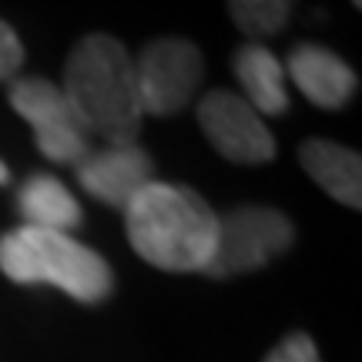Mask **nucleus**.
I'll use <instances>...</instances> for the list:
<instances>
[{"label": "nucleus", "instance_id": "1", "mask_svg": "<svg viewBox=\"0 0 362 362\" xmlns=\"http://www.w3.org/2000/svg\"><path fill=\"white\" fill-rule=\"evenodd\" d=\"M131 248L161 272H202L215 252L218 215L185 185L151 181L124 208Z\"/></svg>", "mask_w": 362, "mask_h": 362}, {"label": "nucleus", "instance_id": "2", "mask_svg": "<svg viewBox=\"0 0 362 362\" xmlns=\"http://www.w3.org/2000/svg\"><path fill=\"white\" fill-rule=\"evenodd\" d=\"M64 98L88 134L107 144H131L141 131V98L134 81V57L121 40L88 34L74 44L64 64Z\"/></svg>", "mask_w": 362, "mask_h": 362}, {"label": "nucleus", "instance_id": "3", "mask_svg": "<svg viewBox=\"0 0 362 362\" xmlns=\"http://www.w3.org/2000/svg\"><path fill=\"white\" fill-rule=\"evenodd\" d=\"M0 272L17 285H54L74 302L94 305L111 296V265L64 232L21 225L0 235Z\"/></svg>", "mask_w": 362, "mask_h": 362}, {"label": "nucleus", "instance_id": "4", "mask_svg": "<svg viewBox=\"0 0 362 362\" xmlns=\"http://www.w3.org/2000/svg\"><path fill=\"white\" fill-rule=\"evenodd\" d=\"M296 242V228L282 211L262 205L232 208L228 215L218 218V235H215V252L202 275L208 279H232L245 275L272 259H279Z\"/></svg>", "mask_w": 362, "mask_h": 362}, {"label": "nucleus", "instance_id": "5", "mask_svg": "<svg viewBox=\"0 0 362 362\" xmlns=\"http://www.w3.org/2000/svg\"><path fill=\"white\" fill-rule=\"evenodd\" d=\"M11 107L37 134L40 155L54 165H78L90 151V134L74 115L61 84L47 78H21L11 84Z\"/></svg>", "mask_w": 362, "mask_h": 362}, {"label": "nucleus", "instance_id": "6", "mask_svg": "<svg viewBox=\"0 0 362 362\" xmlns=\"http://www.w3.org/2000/svg\"><path fill=\"white\" fill-rule=\"evenodd\" d=\"M205 74L202 51L185 37H161L151 40L138 61H134V81H138V98L141 111L155 117L178 115L192 101L198 81Z\"/></svg>", "mask_w": 362, "mask_h": 362}, {"label": "nucleus", "instance_id": "7", "mask_svg": "<svg viewBox=\"0 0 362 362\" xmlns=\"http://www.w3.org/2000/svg\"><path fill=\"white\" fill-rule=\"evenodd\" d=\"M198 124L208 144L235 165H265L275 158L269 124L232 90H208L198 101Z\"/></svg>", "mask_w": 362, "mask_h": 362}, {"label": "nucleus", "instance_id": "8", "mask_svg": "<svg viewBox=\"0 0 362 362\" xmlns=\"http://www.w3.org/2000/svg\"><path fill=\"white\" fill-rule=\"evenodd\" d=\"M155 161L138 141L131 144H107L104 151H88V158L78 161L81 188L111 208H128V202L151 185Z\"/></svg>", "mask_w": 362, "mask_h": 362}, {"label": "nucleus", "instance_id": "9", "mask_svg": "<svg viewBox=\"0 0 362 362\" xmlns=\"http://www.w3.org/2000/svg\"><path fill=\"white\" fill-rule=\"evenodd\" d=\"M288 78L296 88L322 111H339L352 101L359 78L339 54L322 44H298L288 54Z\"/></svg>", "mask_w": 362, "mask_h": 362}, {"label": "nucleus", "instance_id": "10", "mask_svg": "<svg viewBox=\"0 0 362 362\" xmlns=\"http://www.w3.org/2000/svg\"><path fill=\"white\" fill-rule=\"evenodd\" d=\"M298 161L309 171V178L332 194L339 205L362 208V158L346 144L309 138L298 148Z\"/></svg>", "mask_w": 362, "mask_h": 362}, {"label": "nucleus", "instance_id": "11", "mask_svg": "<svg viewBox=\"0 0 362 362\" xmlns=\"http://www.w3.org/2000/svg\"><path fill=\"white\" fill-rule=\"evenodd\" d=\"M232 71L245 98L242 101L259 117H279L288 111V88H285V67L279 57L262 44H242L232 54Z\"/></svg>", "mask_w": 362, "mask_h": 362}, {"label": "nucleus", "instance_id": "12", "mask_svg": "<svg viewBox=\"0 0 362 362\" xmlns=\"http://www.w3.org/2000/svg\"><path fill=\"white\" fill-rule=\"evenodd\" d=\"M17 208L24 215V225L30 228H47V232H71L81 225L78 198L64 188V181L54 175H30L24 188L17 192Z\"/></svg>", "mask_w": 362, "mask_h": 362}, {"label": "nucleus", "instance_id": "13", "mask_svg": "<svg viewBox=\"0 0 362 362\" xmlns=\"http://www.w3.org/2000/svg\"><path fill=\"white\" fill-rule=\"evenodd\" d=\"M292 7H296V0H228V13H232L235 27L248 37L279 34L288 24Z\"/></svg>", "mask_w": 362, "mask_h": 362}, {"label": "nucleus", "instance_id": "14", "mask_svg": "<svg viewBox=\"0 0 362 362\" xmlns=\"http://www.w3.org/2000/svg\"><path fill=\"white\" fill-rule=\"evenodd\" d=\"M265 362H322V359H319L315 342H312L305 332H292V336H285L282 342L265 356Z\"/></svg>", "mask_w": 362, "mask_h": 362}, {"label": "nucleus", "instance_id": "15", "mask_svg": "<svg viewBox=\"0 0 362 362\" xmlns=\"http://www.w3.org/2000/svg\"><path fill=\"white\" fill-rule=\"evenodd\" d=\"M21 64H24V44L11 24L0 21V81L17 78Z\"/></svg>", "mask_w": 362, "mask_h": 362}, {"label": "nucleus", "instance_id": "16", "mask_svg": "<svg viewBox=\"0 0 362 362\" xmlns=\"http://www.w3.org/2000/svg\"><path fill=\"white\" fill-rule=\"evenodd\" d=\"M7 178H11V175H7V165L0 161V185H7Z\"/></svg>", "mask_w": 362, "mask_h": 362}, {"label": "nucleus", "instance_id": "17", "mask_svg": "<svg viewBox=\"0 0 362 362\" xmlns=\"http://www.w3.org/2000/svg\"><path fill=\"white\" fill-rule=\"evenodd\" d=\"M352 7H362V0H352Z\"/></svg>", "mask_w": 362, "mask_h": 362}]
</instances>
